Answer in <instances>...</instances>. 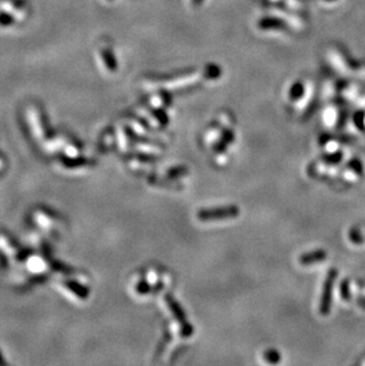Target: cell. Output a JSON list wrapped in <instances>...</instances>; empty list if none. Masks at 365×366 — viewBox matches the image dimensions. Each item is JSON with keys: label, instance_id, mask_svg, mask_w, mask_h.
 <instances>
[{"label": "cell", "instance_id": "1", "mask_svg": "<svg viewBox=\"0 0 365 366\" xmlns=\"http://www.w3.org/2000/svg\"><path fill=\"white\" fill-rule=\"evenodd\" d=\"M239 210L237 206H226V208H216V209H205L201 210L197 214L199 221H220V219H228L237 217Z\"/></svg>", "mask_w": 365, "mask_h": 366}, {"label": "cell", "instance_id": "2", "mask_svg": "<svg viewBox=\"0 0 365 366\" xmlns=\"http://www.w3.org/2000/svg\"><path fill=\"white\" fill-rule=\"evenodd\" d=\"M166 302H167V305H169L171 312L173 313V314H175V319H177L180 323L183 336H191V334H192V332H193V330H192V327H191L190 323L186 321L185 314H184L183 309L180 308V306L178 305V302L170 295L166 296Z\"/></svg>", "mask_w": 365, "mask_h": 366}, {"label": "cell", "instance_id": "3", "mask_svg": "<svg viewBox=\"0 0 365 366\" xmlns=\"http://www.w3.org/2000/svg\"><path fill=\"white\" fill-rule=\"evenodd\" d=\"M257 28L260 30L268 31V30H285L287 28L286 23L280 18L275 17H265L261 18L257 22Z\"/></svg>", "mask_w": 365, "mask_h": 366}, {"label": "cell", "instance_id": "4", "mask_svg": "<svg viewBox=\"0 0 365 366\" xmlns=\"http://www.w3.org/2000/svg\"><path fill=\"white\" fill-rule=\"evenodd\" d=\"M333 273L330 275L329 278L326 281V285H325L324 289V295H322L321 305H320V312L322 314H327L330 309V302H331V288H332V282H333Z\"/></svg>", "mask_w": 365, "mask_h": 366}, {"label": "cell", "instance_id": "5", "mask_svg": "<svg viewBox=\"0 0 365 366\" xmlns=\"http://www.w3.org/2000/svg\"><path fill=\"white\" fill-rule=\"evenodd\" d=\"M325 256L326 255H325L324 251L318 250V251H313V253H311V254H305V255L300 256L299 261L302 266H310V264L317 263V262L324 259Z\"/></svg>", "mask_w": 365, "mask_h": 366}, {"label": "cell", "instance_id": "6", "mask_svg": "<svg viewBox=\"0 0 365 366\" xmlns=\"http://www.w3.org/2000/svg\"><path fill=\"white\" fill-rule=\"evenodd\" d=\"M101 56H102V60L105 62L106 67H107L111 71H115L118 69V63H116L115 57L111 54V51L109 49H105L101 51Z\"/></svg>", "mask_w": 365, "mask_h": 366}, {"label": "cell", "instance_id": "7", "mask_svg": "<svg viewBox=\"0 0 365 366\" xmlns=\"http://www.w3.org/2000/svg\"><path fill=\"white\" fill-rule=\"evenodd\" d=\"M305 94V87L301 82H295L289 88V99L292 101L300 100Z\"/></svg>", "mask_w": 365, "mask_h": 366}, {"label": "cell", "instance_id": "8", "mask_svg": "<svg viewBox=\"0 0 365 366\" xmlns=\"http://www.w3.org/2000/svg\"><path fill=\"white\" fill-rule=\"evenodd\" d=\"M221 74H222V71H221V68L216 64L207 65V67L205 68L204 71H203V76L206 79L218 78L221 76Z\"/></svg>", "mask_w": 365, "mask_h": 366}, {"label": "cell", "instance_id": "9", "mask_svg": "<svg viewBox=\"0 0 365 366\" xmlns=\"http://www.w3.org/2000/svg\"><path fill=\"white\" fill-rule=\"evenodd\" d=\"M265 359L268 363H270V364H276V363L280 362L281 358H280V353L278 351H275V350H268L265 353Z\"/></svg>", "mask_w": 365, "mask_h": 366}, {"label": "cell", "instance_id": "10", "mask_svg": "<svg viewBox=\"0 0 365 366\" xmlns=\"http://www.w3.org/2000/svg\"><path fill=\"white\" fill-rule=\"evenodd\" d=\"M13 22H15V19H13V17H11V15H7V13H0V25H11Z\"/></svg>", "mask_w": 365, "mask_h": 366}, {"label": "cell", "instance_id": "11", "mask_svg": "<svg viewBox=\"0 0 365 366\" xmlns=\"http://www.w3.org/2000/svg\"><path fill=\"white\" fill-rule=\"evenodd\" d=\"M138 288H139L140 293H147V291H150V290H148V289H150V287H148L147 283H145V282L140 283L139 287H138Z\"/></svg>", "mask_w": 365, "mask_h": 366}, {"label": "cell", "instance_id": "12", "mask_svg": "<svg viewBox=\"0 0 365 366\" xmlns=\"http://www.w3.org/2000/svg\"><path fill=\"white\" fill-rule=\"evenodd\" d=\"M203 1H204V0H190L191 5H192V6H194V7L199 6V5H201Z\"/></svg>", "mask_w": 365, "mask_h": 366}]
</instances>
